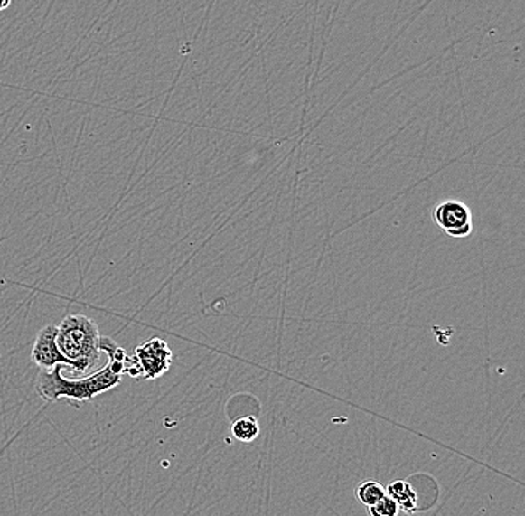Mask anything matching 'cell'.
Listing matches in <instances>:
<instances>
[{
    "label": "cell",
    "mask_w": 525,
    "mask_h": 516,
    "mask_svg": "<svg viewBox=\"0 0 525 516\" xmlns=\"http://www.w3.org/2000/svg\"><path fill=\"white\" fill-rule=\"evenodd\" d=\"M385 494L391 497V499L398 503V509H402L403 512L414 513L418 508V502H417V494L412 490L409 483L406 481H394L389 483L385 490Z\"/></svg>",
    "instance_id": "obj_6"
},
{
    "label": "cell",
    "mask_w": 525,
    "mask_h": 516,
    "mask_svg": "<svg viewBox=\"0 0 525 516\" xmlns=\"http://www.w3.org/2000/svg\"><path fill=\"white\" fill-rule=\"evenodd\" d=\"M100 350L108 355L107 366L93 371L91 375L80 376L78 380L66 378L63 371L66 366L59 364L52 371H39L34 389L41 399L45 401H56L66 399L70 405L81 406L94 400L100 394L116 389L124 375H127L132 357L117 345L111 337H103Z\"/></svg>",
    "instance_id": "obj_1"
},
{
    "label": "cell",
    "mask_w": 525,
    "mask_h": 516,
    "mask_svg": "<svg viewBox=\"0 0 525 516\" xmlns=\"http://www.w3.org/2000/svg\"><path fill=\"white\" fill-rule=\"evenodd\" d=\"M231 435L236 440L251 444L260 436V424L254 417H244V418L236 419L231 426Z\"/></svg>",
    "instance_id": "obj_7"
},
{
    "label": "cell",
    "mask_w": 525,
    "mask_h": 516,
    "mask_svg": "<svg viewBox=\"0 0 525 516\" xmlns=\"http://www.w3.org/2000/svg\"><path fill=\"white\" fill-rule=\"evenodd\" d=\"M385 495L387 494H385L384 486L376 481H364L355 490V497L359 499L360 503H363L368 508L378 503Z\"/></svg>",
    "instance_id": "obj_8"
},
{
    "label": "cell",
    "mask_w": 525,
    "mask_h": 516,
    "mask_svg": "<svg viewBox=\"0 0 525 516\" xmlns=\"http://www.w3.org/2000/svg\"><path fill=\"white\" fill-rule=\"evenodd\" d=\"M57 345L68 359L81 364L84 375L100 363V342L96 321L86 315H69L57 325Z\"/></svg>",
    "instance_id": "obj_2"
},
{
    "label": "cell",
    "mask_w": 525,
    "mask_h": 516,
    "mask_svg": "<svg viewBox=\"0 0 525 516\" xmlns=\"http://www.w3.org/2000/svg\"><path fill=\"white\" fill-rule=\"evenodd\" d=\"M56 339L57 325H45L39 332L38 336L34 339L33 350H32V360H33L34 364L41 367L42 371L54 369L59 364H63V366L70 367L72 371L80 373V376H86L81 364L63 355L61 348L57 345Z\"/></svg>",
    "instance_id": "obj_5"
},
{
    "label": "cell",
    "mask_w": 525,
    "mask_h": 516,
    "mask_svg": "<svg viewBox=\"0 0 525 516\" xmlns=\"http://www.w3.org/2000/svg\"><path fill=\"white\" fill-rule=\"evenodd\" d=\"M398 503L394 502L391 497L385 495L378 503L373 504L369 508V515L370 516H398Z\"/></svg>",
    "instance_id": "obj_9"
},
{
    "label": "cell",
    "mask_w": 525,
    "mask_h": 516,
    "mask_svg": "<svg viewBox=\"0 0 525 516\" xmlns=\"http://www.w3.org/2000/svg\"><path fill=\"white\" fill-rule=\"evenodd\" d=\"M133 359L136 360L141 380H155L171 369L173 352L163 339L153 337L137 346Z\"/></svg>",
    "instance_id": "obj_3"
},
{
    "label": "cell",
    "mask_w": 525,
    "mask_h": 516,
    "mask_svg": "<svg viewBox=\"0 0 525 516\" xmlns=\"http://www.w3.org/2000/svg\"><path fill=\"white\" fill-rule=\"evenodd\" d=\"M13 4V0H0V11H5V9H8Z\"/></svg>",
    "instance_id": "obj_10"
},
{
    "label": "cell",
    "mask_w": 525,
    "mask_h": 516,
    "mask_svg": "<svg viewBox=\"0 0 525 516\" xmlns=\"http://www.w3.org/2000/svg\"><path fill=\"white\" fill-rule=\"evenodd\" d=\"M433 220L451 238H467L473 231V215L464 202L457 199L440 202L433 210Z\"/></svg>",
    "instance_id": "obj_4"
}]
</instances>
